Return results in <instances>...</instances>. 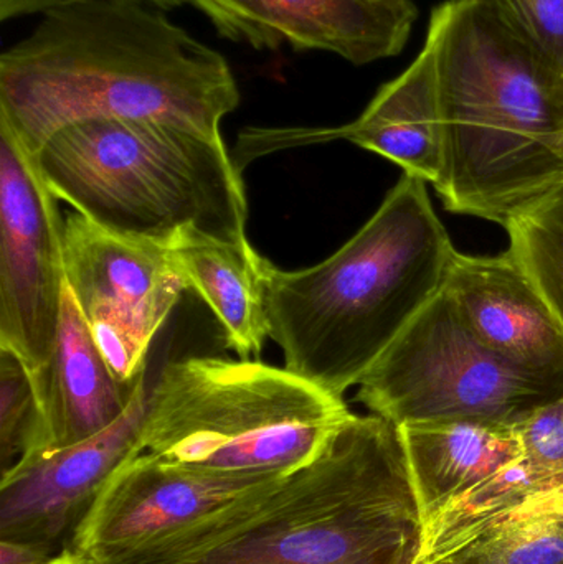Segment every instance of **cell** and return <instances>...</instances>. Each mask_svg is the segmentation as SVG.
Instances as JSON below:
<instances>
[{"instance_id":"obj_1","label":"cell","mask_w":563,"mask_h":564,"mask_svg":"<svg viewBox=\"0 0 563 564\" xmlns=\"http://www.w3.org/2000/svg\"><path fill=\"white\" fill-rule=\"evenodd\" d=\"M240 99L227 58L145 0L55 7L0 55V121L32 155L59 129L93 119L218 139Z\"/></svg>"},{"instance_id":"obj_2","label":"cell","mask_w":563,"mask_h":564,"mask_svg":"<svg viewBox=\"0 0 563 564\" xmlns=\"http://www.w3.org/2000/svg\"><path fill=\"white\" fill-rule=\"evenodd\" d=\"M423 530L399 427L353 414L300 469L102 564H416Z\"/></svg>"},{"instance_id":"obj_3","label":"cell","mask_w":563,"mask_h":564,"mask_svg":"<svg viewBox=\"0 0 563 564\" xmlns=\"http://www.w3.org/2000/svg\"><path fill=\"white\" fill-rule=\"evenodd\" d=\"M456 253L429 184L403 174L323 263L284 271L263 258L264 311L284 368L344 397L443 291Z\"/></svg>"},{"instance_id":"obj_4","label":"cell","mask_w":563,"mask_h":564,"mask_svg":"<svg viewBox=\"0 0 563 564\" xmlns=\"http://www.w3.org/2000/svg\"><path fill=\"white\" fill-rule=\"evenodd\" d=\"M426 33L439 50L446 126L435 185L446 210L506 225L563 187L561 72L479 0H446Z\"/></svg>"},{"instance_id":"obj_5","label":"cell","mask_w":563,"mask_h":564,"mask_svg":"<svg viewBox=\"0 0 563 564\" xmlns=\"http://www.w3.org/2000/svg\"><path fill=\"white\" fill-rule=\"evenodd\" d=\"M33 161L58 200L112 234L161 247L184 231L250 243L241 171L224 138L93 119L59 129Z\"/></svg>"},{"instance_id":"obj_6","label":"cell","mask_w":563,"mask_h":564,"mask_svg":"<svg viewBox=\"0 0 563 564\" xmlns=\"http://www.w3.org/2000/svg\"><path fill=\"white\" fill-rule=\"evenodd\" d=\"M350 416L343 397L288 368L188 357L165 365L149 387L132 454L204 473L288 474L313 460Z\"/></svg>"},{"instance_id":"obj_7","label":"cell","mask_w":563,"mask_h":564,"mask_svg":"<svg viewBox=\"0 0 563 564\" xmlns=\"http://www.w3.org/2000/svg\"><path fill=\"white\" fill-rule=\"evenodd\" d=\"M357 398L396 426L485 420L521 424L563 394L502 360L466 322L443 288L359 383Z\"/></svg>"},{"instance_id":"obj_8","label":"cell","mask_w":563,"mask_h":564,"mask_svg":"<svg viewBox=\"0 0 563 564\" xmlns=\"http://www.w3.org/2000/svg\"><path fill=\"white\" fill-rule=\"evenodd\" d=\"M66 285L116 377H144L148 355L185 288L167 247L121 237L78 212L63 221Z\"/></svg>"},{"instance_id":"obj_9","label":"cell","mask_w":563,"mask_h":564,"mask_svg":"<svg viewBox=\"0 0 563 564\" xmlns=\"http://www.w3.org/2000/svg\"><path fill=\"white\" fill-rule=\"evenodd\" d=\"M56 202L33 155L0 121V348L33 378L52 357L66 285Z\"/></svg>"},{"instance_id":"obj_10","label":"cell","mask_w":563,"mask_h":564,"mask_svg":"<svg viewBox=\"0 0 563 564\" xmlns=\"http://www.w3.org/2000/svg\"><path fill=\"white\" fill-rule=\"evenodd\" d=\"M148 398L145 381L128 413L108 430L2 473L0 542L22 543L48 556L68 549L106 480L138 449Z\"/></svg>"},{"instance_id":"obj_11","label":"cell","mask_w":563,"mask_h":564,"mask_svg":"<svg viewBox=\"0 0 563 564\" xmlns=\"http://www.w3.org/2000/svg\"><path fill=\"white\" fill-rule=\"evenodd\" d=\"M283 474H214L132 454L106 480L69 550L102 564L175 532Z\"/></svg>"},{"instance_id":"obj_12","label":"cell","mask_w":563,"mask_h":564,"mask_svg":"<svg viewBox=\"0 0 563 564\" xmlns=\"http://www.w3.org/2000/svg\"><path fill=\"white\" fill-rule=\"evenodd\" d=\"M333 141L353 142L389 159L403 174L433 187L439 184L445 167L446 126L439 50L430 33L412 65L386 83L356 121L339 128L245 129L234 161L243 171L248 162L271 152Z\"/></svg>"},{"instance_id":"obj_13","label":"cell","mask_w":563,"mask_h":564,"mask_svg":"<svg viewBox=\"0 0 563 564\" xmlns=\"http://www.w3.org/2000/svg\"><path fill=\"white\" fill-rule=\"evenodd\" d=\"M221 39L257 52L333 53L350 65L392 58L405 48L419 9L383 0H184Z\"/></svg>"},{"instance_id":"obj_14","label":"cell","mask_w":563,"mask_h":564,"mask_svg":"<svg viewBox=\"0 0 563 564\" xmlns=\"http://www.w3.org/2000/svg\"><path fill=\"white\" fill-rule=\"evenodd\" d=\"M446 291L479 340L496 355L545 380L563 381V325L511 253H456Z\"/></svg>"},{"instance_id":"obj_15","label":"cell","mask_w":563,"mask_h":564,"mask_svg":"<svg viewBox=\"0 0 563 564\" xmlns=\"http://www.w3.org/2000/svg\"><path fill=\"white\" fill-rule=\"evenodd\" d=\"M33 380L43 411L42 447L33 454L39 456L108 430L128 413L148 378L126 383L116 377L65 285L52 357Z\"/></svg>"},{"instance_id":"obj_16","label":"cell","mask_w":563,"mask_h":564,"mask_svg":"<svg viewBox=\"0 0 563 564\" xmlns=\"http://www.w3.org/2000/svg\"><path fill=\"white\" fill-rule=\"evenodd\" d=\"M522 454L430 517L416 564L448 562L532 496L563 487V394L519 424Z\"/></svg>"},{"instance_id":"obj_17","label":"cell","mask_w":563,"mask_h":564,"mask_svg":"<svg viewBox=\"0 0 563 564\" xmlns=\"http://www.w3.org/2000/svg\"><path fill=\"white\" fill-rule=\"evenodd\" d=\"M397 427L425 522L522 454L519 424L450 420Z\"/></svg>"},{"instance_id":"obj_18","label":"cell","mask_w":563,"mask_h":564,"mask_svg":"<svg viewBox=\"0 0 563 564\" xmlns=\"http://www.w3.org/2000/svg\"><path fill=\"white\" fill-rule=\"evenodd\" d=\"M167 248L187 291L214 312L227 347L241 360L258 357L270 337L261 281L263 257L251 243H227L198 231H184Z\"/></svg>"},{"instance_id":"obj_19","label":"cell","mask_w":563,"mask_h":564,"mask_svg":"<svg viewBox=\"0 0 563 564\" xmlns=\"http://www.w3.org/2000/svg\"><path fill=\"white\" fill-rule=\"evenodd\" d=\"M509 253L529 274L563 325V187L508 225Z\"/></svg>"},{"instance_id":"obj_20","label":"cell","mask_w":563,"mask_h":564,"mask_svg":"<svg viewBox=\"0 0 563 564\" xmlns=\"http://www.w3.org/2000/svg\"><path fill=\"white\" fill-rule=\"evenodd\" d=\"M43 411L32 371L13 351L0 348V459L2 473L39 453Z\"/></svg>"},{"instance_id":"obj_21","label":"cell","mask_w":563,"mask_h":564,"mask_svg":"<svg viewBox=\"0 0 563 564\" xmlns=\"http://www.w3.org/2000/svg\"><path fill=\"white\" fill-rule=\"evenodd\" d=\"M450 564H563V523L505 519L456 552Z\"/></svg>"},{"instance_id":"obj_22","label":"cell","mask_w":563,"mask_h":564,"mask_svg":"<svg viewBox=\"0 0 563 564\" xmlns=\"http://www.w3.org/2000/svg\"><path fill=\"white\" fill-rule=\"evenodd\" d=\"M549 65L563 72V0H479Z\"/></svg>"},{"instance_id":"obj_23","label":"cell","mask_w":563,"mask_h":564,"mask_svg":"<svg viewBox=\"0 0 563 564\" xmlns=\"http://www.w3.org/2000/svg\"><path fill=\"white\" fill-rule=\"evenodd\" d=\"M72 2H78V0H0V22L36 15V13L42 15L50 9ZM145 2L154 6L155 9L164 10V12H171V10L185 6L184 0H145Z\"/></svg>"},{"instance_id":"obj_24","label":"cell","mask_w":563,"mask_h":564,"mask_svg":"<svg viewBox=\"0 0 563 564\" xmlns=\"http://www.w3.org/2000/svg\"><path fill=\"white\" fill-rule=\"evenodd\" d=\"M505 519H545L563 523V487L532 496Z\"/></svg>"},{"instance_id":"obj_25","label":"cell","mask_w":563,"mask_h":564,"mask_svg":"<svg viewBox=\"0 0 563 564\" xmlns=\"http://www.w3.org/2000/svg\"><path fill=\"white\" fill-rule=\"evenodd\" d=\"M50 558L53 556L33 549V546L0 542V564H40Z\"/></svg>"},{"instance_id":"obj_26","label":"cell","mask_w":563,"mask_h":564,"mask_svg":"<svg viewBox=\"0 0 563 564\" xmlns=\"http://www.w3.org/2000/svg\"><path fill=\"white\" fill-rule=\"evenodd\" d=\"M40 564H89L83 558L79 553L73 552V550L66 549L63 550L58 555L53 556V558L46 560L45 563Z\"/></svg>"},{"instance_id":"obj_27","label":"cell","mask_w":563,"mask_h":564,"mask_svg":"<svg viewBox=\"0 0 563 564\" xmlns=\"http://www.w3.org/2000/svg\"><path fill=\"white\" fill-rule=\"evenodd\" d=\"M383 2L396 3V6L400 7H413L415 3L412 0H383Z\"/></svg>"},{"instance_id":"obj_28","label":"cell","mask_w":563,"mask_h":564,"mask_svg":"<svg viewBox=\"0 0 563 564\" xmlns=\"http://www.w3.org/2000/svg\"><path fill=\"white\" fill-rule=\"evenodd\" d=\"M562 86H563V72L561 73Z\"/></svg>"},{"instance_id":"obj_29","label":"cell","mask_w":563,"mask_h":564,"mask_svg":"<svg viewBox=\"0 0 563 564\" xmlns=\"http://www.w3.org/2000/svg\"><path fill=\"white\" fill-rule=\"evenodd\" d=\"M440 564H450V563H440Z\"/></svg>"}]
</instances>
